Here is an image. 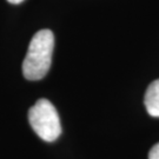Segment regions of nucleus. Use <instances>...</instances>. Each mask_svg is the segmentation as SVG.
Here are the masks:
<instances>
[{
	"label": "nucleus",
	"instance_id": "1",
	"mask_svg": "<svg viewBox=\"0 0 159 159\" xmlns=\"http://www.w3.org/2000/svg\"><path fill=\"white\" fill-rule=\"evenodd\" d=\"M54 35L50 30H41L34 34L23 63V73L27 80H40L51 67Z\"/></svg>",
	"mask_w": 159,
	"mask_h": 159
},
{
	"label": "nucleus",
	"instance_id": "2",
	"mask_svg": "<svg viewBox=\"0 0 159 159\" xmlns=\"http://www.w3.org/2000/svg\"><path fill=\"white\" fill-rule=\"evenodd\" d=\"M29 121L43 140L52 143L61 133V124L56 107L47 99H39L29 111Z\"/></svg>",
	"mask_w": 159,
	"mask_h": 159
},
{
	"label": "nucleus",
	"instance_id": "3",
	"mask_svg": "<svg viewBox=\"0 0 159 159\" xmlns=\"http://www.w3.org/2000/svg\"><path fill=\"white\" fill-rule=\"evenodd\" d=\"M145 107L151 117L159 118V79L151 83L145 93Z\"/></svg>",
	"mask_w": 159,
	"mask_h": 159
},
{
	"label": "nucleus",
	"instance_id": "4",
	"mask_svg": "<svg viewBox=\"0 0 159 159\" xmlns=\"http://www.w3.org/2000/svg\"><path fill=\"white\" fill-rule=\"evenodd\" d=\"M148 159H159V143L151 148L148 153Z\"/></svg>",
	"mask_w": 159,
	"mask_h": 159
},
{
	"label": "nucleus",
	"instance_id": "5",
	"mask_svg": "<svg viewBox=\"0 0 159 159\" xmlns=\"http://www.w3.org/2000/svg\"><path fill=\"white\" fill-rule=\"evenodd\" d=\"M8 2H11V4H20V2H23L24 0H7Z\"/></svg>",
	"mask_w": 159,
	"mask_h": 159
}]
</instances>
